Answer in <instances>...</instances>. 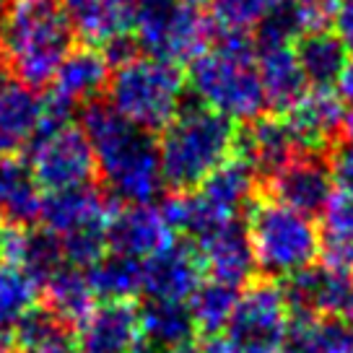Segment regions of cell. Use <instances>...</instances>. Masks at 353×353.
Instances as JSON below:
<instances>
[{
	"label": "cell",
	"instance_id": "30bf717a",
	"mask_svg": "<svg viewBox=\"0 0 353 353\" xmlns=\"http://www.w3.org/2000/svg\"><path fill=\"white\" fill-rule=\"evenodd\" d=\"M110 60L101 47L81 44L73 47L70 55L57 68L55 78L50 83V94L44 97L47 122H70V114L78 107H88L99 101L101 91L110 86Z\"/></svg>",
	"mask_w": 353,
	"mask_h": 353
},
{
	"label": "cell",
	"instance_id": "2e32d148",
	"mask_svg": "<svg viewBox=\"0 0 353 353\" xmlns=\"http://www.w3.org/2000/svg\"><path fill=\"white\" fill-rule=\"evenodd\" d=\"M44 97L11 73H0V156L29 148L44 128Z\"/></svg>",
	"mask_w": 353,
	"mask_h": 353
},
{
	"label": "cell",
	"instance_id": "9a60e30c",
	"mask_svg": "<svg viewBox=\"0 0 353 353\" xmlns=\"http://www.w3.org/2000/svg\"><path fill=\"white\" fill-rule=\"evenodd\" d=\"M195 244L203 254V263L210 278L234 288H247L250 283H254L257 260H254L252 242H250L244 221H226Z\"/></svg>",
	"mask_w": 353,
	"mask_h": 353
},
{
	"label": "cell",
	"instance_id": "ab89813d",
	"mask_svg": "<svg viewBox=\"0 0 353 353\" xmlns=\"http://www.w3.org/2000/svg\"><path fill=\"white\" fill-rule=\"evenodd\" d=\"M335 94L343 99V104L353 107V57L345 63V68H343L341 78H338V83H335Z\"/></svg>",
	"mask_w": 353,
	"mask_h": 353
},
{
	"label": "cell",
	"instance_id": "bcb514c9",
	"mask_svg": "<svg viewBox=\"0 0 353 353\" xmlns=\"http://www.w3.org/2000/svg\"><path fill=\"white\" fill-rule=\"evenodd\" d=\"M179 3H188V6H195V8H200L203 3H210V0H179Z\"/></svg>",
	"mask_w": 353,
	"mask_h": 353
},
{
	"label": "cell",
	"instance_id": "7c38bea8",
	"mask_svg": "<svg viewBox=\"0 0 353 353\" xmlns=\"http://www.w3.org/2000/svg\"><path fill=\"white\" fill-rule=\"evenodd\" d=\"M208 270L195 242H172L143 260V294L154 301H185L200 288Z\"/></svg>",
	"mask_w": 353,
	"mask_h": 353
},
{
	"label": "cell",
	"instance_id": "83f0119b",
	"mask_svg": "<svg viewBox=\"0 0 353 353\" xmlns=\"http://www.w3.org/2000/svg\"><path fill=\"white\" fill-rule=\"evenodd\" d=\"M141 320V335L154 343H161L166 348H182L195 343V320L185 301H154L148 299L143 307L138 309Z\"/></svg>",
	"mask_w": 353,
	"mask_h": 353
},
{
	"label": "cell",
	"instance_id": "484cf974",
	"mask_svg": "<svg viewBox=\"0 0 353 353\" xmlns=\"http://www.w3.org/2000/svg\"><path fill=\"white\" fill-rule=\"evenodd\" d=\"M294 50H296L301 73L312 88H332L338 83L345 63L351 60L348 47L332 29L304 34L301 39H296Z\"/></svg>",
	"mask_w": 353,
	"mask_h": 353
},
{
	"label": "cell",
	"instance_id": "f1b7e54d",
	"mask_svg": "<svg viewBox=\"0 0 353 353\" xmlns=\"http://www.w3.org/2000/svg\"><path fill=\"white\" fill-rule=\"evenodd\" d=\"M94 296L101 301H132L143 294V263L128 254L107 252L86 270Z\"/></svg>",
	"mask_w": 353,
	"mask_h": 353
},
{
	"label": "cell",
	"instance_id": "ba28073f",
	"mask_svg": "<svg viewBox=\"0 0 353 353\" xmlns=\"http://www.w3.org/2000/svg\"><path fill=\"white\" fill-rule=\"evenodd\" d=\"M26 161L39 188L50 192L86 188L97 172L86 132L73 122H47L29 145Z\"/></svg>",
	"mask_w": 353,
	"mask_h": 353
},
{
	"label": "cell",
	"instance_id": "8fae6325",
	"mask_svg": "<svg viewBox=\"0 0 353 353\" xmlns=\"http://www.w3.org/2000/svg\"><path fill=\"white\" fill-rule=\"evenodd\" d=\"M335 190L338 188H335L330 164H327V154L301 151L283 169H278L276 174L265 179L268 198L278 200L309 219L320 216Z\"/></svg>",
	"mask_w": 353,
	"mask_h": 353
},
{
	"label": "cell",
	"instance_id": "d6a6232c",
	"mask_svg": "<svg viewBox=\"0 0 353 353\" xmlns=\"http://www.w3.org/2000/svg\"><path fill=\"white\" fill-rule=\"evenodd\" d=\"M16 263L26 268L39 283H44L47 278L57 273L65 265V254H63V244L52 232L47 229H23L21 244H19V254Z\"/></svg>",
	"mask_w": 353,
	"mask_h": 353
},
{
	"label": "cell",
	"instance_id": "f35d334b",
	"mask_svg": "<svg viewBox=\"0 0 353 353\" xmlns=\"http://www.w3.org/2000/svg\"><path fill=\"white\" fill-rule=\"evenodd\" d=\"M198 353H239V351L234 348V343L223 332H213V335H203L198 341Z\"/></svg>",
	"mask_w": 353,
	"mask_h": 353
},
{
	"label": "cell",
	"instance_id": "5bb4252c",
	"mask_svg": "<svg viewBox=\"0 0 353 353\" xmlns=\"http://www.w3.org/2000/svg\"><path fill=\"white\" fill-rule=\"evenodd\" d=\"M291 317H345V309L351 301L353 278L327 270L325 265H312L296 276L281 283Z\"/></svg>",
	"mask_w": 353,
	"mask_h": 353
},
{
	"label": "cell",
	"instance_id": "603a6c76",
	"mask_svg": "<svg viewBox=\"0 0 353 353\" xmlns=\"http://www.w3.org/2000/svg\"><path fill=\"white\" fill-rule=\"evenodd\" d=\"M60 6L86 44L104 47L122 34H132L135 0H60Z\"/></svg>",
	"mask_w": 353,
	"mask_h": 353
},
{
	"label": "cell",
	"instance_id": "4dcf8cb0",
	"mask_svg": "<svg viewBox=\"0 0 353 353\" xmlns=\"http://www.w3.org/2000/svg\"><path fill=\"white\" fill-rule=\"evenodd\" d=\"M239 296H242V291L229 286V283H221V281H216V278L203 281L200 288L190 296V301H188L198 332H203V335H213V332L226 330V325H229V320H232L234 309H236V304H239Z\"/></svg>",
	"mask_w": 353,
	"mask_h": 353
},
{
	"label": "cell",
	"instance_id": "8992f818",
	"mask_svg": "<svg viewBox=\"0 0 353 353\" xmlns=\"http://www.w3.org/2000/svg\"><path fill=\"white\" fill-rule=\"evenodd\" d=\"M188 76L176 63L135 55L114 68L107 86L112 110L143 132H161L185 104Z\"/></svg>",
	"mask_w": 353,
	"mask_h": 353
},
{
	"label": "cell",
	"instance_id": "7bdbcfd3",
	"mask_svg": "<svg viewBox=\"0 0 353 353\" xmlns=\"http://www.w3.org/2000/svg\"><path fill=\"white\" fill-rule=\"evenodd\" d=\"M343 138H351L353 141V107L345 112V132H343Z\"/></svg>",
	"mask_w": 353,
	"mask_h": 353
},
{
	"label": "cell",
	"instance_id": "277c9868",
	"mask_svg": "<svg viewBox=\"0 0 353 353\" xmlns=\"http://www.w3.org/2000/svg\"><path fill=\"white\" fill-rule=\"evenodd\" d=\"M236 122L198 101L182 104L176 117L159 132V159L166 188L174 192L198 190L221 164L234 156Z\"/></svg>",
	"mask_w": 353,
	"mask_h": 353
},
{
	"label": "cell",
	"instance_id": "ee69618b",
	"mask_svg": "<svg viewBox=\"0 0 353 353\" xmlns=\"http://www.w3.org/2000/svg\"><path fill=\"white\" fill-rule=\"evenodd\" d=\"M13 6V0H0V21L6 19V13H8V8Z\"/></svg>",
	"mask_w": 353,
	"mask_h": 353
},
{
	"label": "cell",
	"instance_id": "7402d4cb",
	"mask_svg": "<svg viewBox=\"0 0 353 353\" xmlns=\"http://www.w3.org/2000/svg\"><path fill=\"white\" fill-rule=\"evenodd\" d=\"M260 176L252 166L242 161L239 156H232L226 164H221L213 174L198 188V195L210 208V213L221 221L239 219V213L250 208L260 192Z\"/></svg>",
	"mask_w": 353,
	"mask_h": 353
},
{
	"label": "cell",
	"instance_id": "1f68e13d",
	"mask_svg": "<svg viewBox=\"0 0 353 353\" xmlns=\"http://www.w3.org/2000/svg\"><path fill=\"white\" fill-rule=\"evenodd\" d=\"M283 0H210V23L221 34H252Z\"/></svg>",
	"mask_w": 353,
	"mask_h": 353
},
{
	"label": "cell",
	"instance_id": "7dc6e473",
	"mask_svg": "<svg viewBox=\"0 0 353 353\" xmlns=\"http://www.w3.org/2000/svg\"><path fill=\"white\" fill-rule=\"evenodd\" d=\"M343 8H348V11H353V0H341Z\"/></svg>",
	"mask_w": 353,
	"mask_h": 353
},
{
	"label": "cell",
	"instance_id": "52a82bcc",
	"mask_svg": "<svg viewBox=\"0 0 353 353\" xmlns=\"http://www.w3.org/2000/svg\"><path fill=\"white\" fill-rule=\"evenodd\" d=\"M213 23L200 8L179 0H135L132 39L145 55L192 63L210 47Z\"/></svg>",
	"mask_w": 353,
	"mask_h": 353
},
{
	"label": "cell",
	"instance_id": "6da1fadb",
	"mask_svg": "<svg viewBox=\"0 0 353 353\" xmlns=\"http://www.w3.org/2000/svg\"><path fill=\"white\" fill-rule=\"evenodd\" d=\"M81 130L91 143L107 195L120 205H154L166 188L154 135L138 130L107 101L83 107Z\"/></svg>",
	"mask_w": 353,
	"mask_h": 353
},
{
	"label": "cell",
	"instance_id": "cb8c5ba5",
	"mask_svg": "<svg viewBox=\"0 0 353 353\" xmlns=\"http://www.w3.org/2000/svg\"><path fill=\"white\" fill-rule=\"evenodd\" d=\"M42 188L19 156H0V221L11 226H32L39 221Z\"/></svg>",
	"mask_w": 353,
	"mask_h": 353
},
{
	"label": "cell",
	"instance_id": "f6af8a7d",
	"mask_svg": "<svg viewBox=\"0 0 353 353\" xmlns=\"http://www.w3.org/2000/svg\"><path fill=\"white\" fill-rule=\"evenodd\" d=\"M345 320L353 325V291H351V301H348V309H345Z\"/></svg>",
	"mask_w": 353,
	"mask_h": 353
},
{
	"label": "cell",
	"instance_id": "d6986e66",
	"mask_svg": "<svg viewBox=\"0 0 353 353\" xmlns=\"http://www.w3.org/2000/svg\"><path fill=\"white\" fill-rule=\"evenodd\" d=\"M110 252L148 260L174 242V232L156 205H120L107 226Z\"/></svg>",
	"mask_w": 353,
	"mask_h": 353
},
{
	"label": "cell",
	"instance_id": "d590c367",
	"mask_svg": "<svg viewBox=\"0 0 353 353\" xmlns=\"http://www.w3.org/2000/svg\"><path fill=\"white\" fill-rule=\"evenodd\" d=\"M283 353H322V320L291 317Z\"/></svg>",
	"mask_w": 353,
	"mask_h": 353
},
{
	"label": "cell",
	"instance_id": "5b68a950",
	"mask_svg": "<svg viewBox=\"0 0 353 353\" xmlns=\"http://www.w3.org/2000/svg\"><path fill=\"white\" fill-rule=\"evenodd\" d=\"M244 226L252 242L257 273L265 281L283 283L320 260V226L260 192L244 210Z\"/></svg>",
	"mask_w": 353,
	"mask_h": 353
},
{
	"label": "cell",
	"instance_id": "7a4b0ae2",
	"mask_svg": "<svg viewBox=\"0 0 353 353\" xmlns=\"http://www.w3.org/2000/svg\"><path fill=\"white\" fill-rule=\"evenodd\" d=\"M257 44L252 34H221L188 68V88L198 104L236 125L268 114L265 91L257 76Z\"/></svg>",
	"mask_w": 353,
	"mask_h": 353
},
{
	"label": "cell",
	"instance_id": "d4e9b609",
	"mask_svg": "<svg viewBox=\"0 0 353 353\" xmlns=\"http://www.w3.org/2000/svg\"><path fill=\"white\" fill-rule=\"evenodd\" d=\"M44 309H50L63 322L81 327L97 309V296L91 291V283L83 270L63 265L57 273L42 283Z\"/></svg>",
	"mask_w": 353,
	"mask_h": 353
},
{
	"label": "cell",
	"instance_id": "e575fe53",
	"mask_svg": "<svg viewBox=\"0 0 353 353\" xmlns=\"http://www.w3.org/2000/svg\"><path fill=\"white\" fill-rule=\"evenodd\" d=\"M294 8L299 13L304 34L327 32L338 19L341 0H294Z\"/></svg>",
	"mask_w": 353,
	"mask_h": 353
},
{
	"label": "cell",
	"instance_id": "4fadbf2b",
	"mask_svg": "<svg viewBox=\"0 0 353 353\" xmlns=\"http://www.w3.org/2000/svg\"><path fill=\"white\" fill-rule=\"evenodd\" d=\"M345 104L332 88H309L281 117L286 120L301 151L327 154L345 132Z\"/></svg>",
	"mask_w": 353,
	"mask_h": 353
},
{
	"label": "cell",
	"instance_id": "3957f363",
	"mask_svg": "<svg viewBox=\"0 0 353 353\" xmlns=\"http://www.w3.org/2000/svg\"><path fill=\"white\" fill-rule=\"evenodd\" d=\"M76 47V29L60 0H13L0 21V55L11 76L26 86L52 83Z\"/></svg>",
	"mask_w": 353,
	"mask_h": 353
},
{
	"label": "cell",
	"instance_id": "b9f144b4",
	"mask_svg": "<svg viewBox=\"0 0 353 353\" xmlns=\"http://www.w3.org/2000/svg\"><path fill=\"white\" fill-rule=\"evenodd\" d=\"M11 341H13V330L0 327V353H11Z\"/></svg>",
	"mask_w": 353,
	"mask_h": 353
},
{
	"label": "cell",
	"instance_id": "e0dca14e",
	"mask_svg": "<svg viewBox=\"0 0 353 353\" xmlns=\"http://www.w3.org/2000/svg\"><path fill=\"white\" fill-rule=\"evenodd\" d=\"M112 213H114V205L107 190L86 185V188L50 192L42 200L39 223L42 229L55 234L57 239H65L70 234L86 232V229L110 226Z\"/></svg>",
	"mask_w": 353,
	"mask_h": 353
},
{
	"label": "cell",
	"instance_id": "60d3db41",
	"mask_svg": "<svg viewBox=\"0 0 353 353\" xmlns=\"http://www.w3.org/2000/svg\"><path fill=\"white\" fill-rule=\"evenodd\" d=\"M130 353H174L172 348H166V345H161V343H154V341H148V338H138L135 341V345L130 348Z\"/></svg>",
	"mask_w": 353,
	"mask_h": 353
},
{
	"label": "cell",
	"instance_id": "ac0fdd59",
	"mask_svg": "<svg viewBox=\"0 0 353 353\" xmlns=\"http://www.w3.org/2000/svg\"><path fill=\"white\" fill-rule=\"evenodd\" d=\"M299 154H301V148L281 114H263V117L236 128L234 156H239L242 161L252 166L260 182L273 176L278 169H283Z\"/></svg>",
	"mask_w": 353,
	"mask_h": 353
},
{
	"label": "cell",
	"instance_id": "836d02e7",
	"mask_svg": "<svg viewBox=\"0 0 353 353\" xmlns=\"http://www.w3.org/2000/svg\"><path fill=\"white\" fill-rule=\"evenodd\" d=\"M322 247L353 250V195L335 190L320 213Z\"/></svg>",
	"mask_w": 353,
	"mask_h": 353
},
{
	"label": "cell",
	"instance_id": "44dd1931",
	"mask_svg": "<svg viewBox=\"0 0 353 353\" xmlns=\"http://www.w3.org/2000/svg\"><path fill=\"white\" fill-rule=\"evenodd\" d=\"M138 338L141 320L130 301H101L78 327L81 353H130Z\"/></svg>",
	"mask_w": 353,
	"mask_h": 353
},
{
	"label": "cell",
	"instance_id": "74e56055",
	"mask_svg": "<svg viewBox=\"0 0 353 353\" xmlns=\"http://www.w3.org/2000/svg\"><path fill=\"white\" fill-rule=\"evenodd\" d=\"M322 353H353V325L345 317L322 320Z\"/></svg>",
	"mask_w": 353,
	"mask_h": 353
},
{
	"label": "cell",
	"instance_id": "c3c4849f",
	"mask_svg": "<svg viewBox=\"0 0 353 353\" xmlns=\"http://www.w3.org/2000/svg\"><path fill=\"white\" fill-rule=\"evenodd\" d=\"M0 60H3V55H0Z\"/></svg>",
	"mask_w": 353,
	"mask_h": 353
},
{
	"label": "cell",
	"instance_id": "f546056e",
	"mask_svg": "<svg viewBox=\"0 0 353 353\" xmlns=\"http://www.w3.org/2000/svg\"><path fill=\"white\" fill-rule=\"evenodd\" d=\"M42 283L19 263H0V327L13 330L37 309Z\"/></svg>",
	"mask_w": 353,
	"mask_h": 353
},
{
	"label": "cell",
	"instance_id": "9c48e42d",
	"mask_svg": "<svg viewBox=\"0 0 353 353\" xmlns=\"http://www.w3.org/2000/svg\"><path fill=\"white\" fill-rule=\"evenodd\" d=\"M291 330V309L276 281H254L242 291L223 335L239 353H283Z\"/></svg>",
	"mask_w": 353,
	"mask_h": 353
},
{
	"label": "cell",
	"instance_id": "4316f807",
	"mask_svg": "<svg viewBox=\"0 0 353 353\" xmlns=\"http://www.w3.org/2000/svg\"><path fill=\"white\" fill-rule=\"evenodd\" d=\"M13 343L19 353H81L78 330L44 307L32 309L13 327Z\"/></svg>",
	"mask_w": 353,
	"mask_h": 353
},
{
	"label": "cell",
	"instance_id": "ffe728a7",
	"mask_svg": "<svg viewBox=\"0 0 353 353\" xmlns=\"http://www.w3.org/2000/svg\"><path fill=\"white\" fill-rule=\"evenodd\" d=\"M254 65H257L260 83H263L268 110H273V114H286L309 91V83L301 73L294 44H263V47H257Z\"/></svg>",
	"mask_w": 353,
	"mask_h": 353
},
{
	"label": "cell",
	"instance_id": "8d00e7d4",
	"mask_svg": "<svg viewBox=\"0 0 353 353\" xmlns=\"http://www.w3.org/2000/svg\"><path fill=\"white\" fill-rule=\"evenodd\" d=\"M327 164H330L335 188L353 195V141L341 138L338 143L327 151Z\"/></svg>",
	"mask_w": 353,
	"mask_h": 353
}]
</instances>
